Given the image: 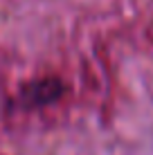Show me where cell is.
<instances>
[{
	"label": "cell",
	"mask_w": 153,
	"mask_h": 155,
	"mask_svg": "<svg viewBox=\"0 0 153 155\" xmlns=\"http://www.w3.org/2000/svg\"><path fill=\"white\" fill-rule=\"evenodd\" d=\"M61 94H63V83L54 77H45L29 83L23 90V101L27 106H47L52 101H56Z\"/></svg>",
	"instance_id": "obj_1"
}]
</instances>
